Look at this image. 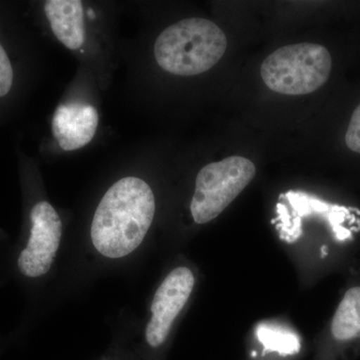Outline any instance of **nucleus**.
I'll list each match as a JSON object with an SVG mask.
<instances>
[{"instance_id":"obj_5","label":"nucleus","mask_w":360,"mask_h":360,"mask_svg":"<svg viewBox=\"0 0 360 360\" xmlns=\"http://www.w3.org/2000/svg\"><path fill=\"white\" fill-rule=\"evenodd\" d=\"M30 219L32 233L27 246L21 251L18 267L28 277L44 276L51 269L63 236L58 213L46 201L33 206Z\"/></svg>"},{"instance_id":"obj_6","label":"nucleus","mask_w":360,"mask_h":360,"mask_svg":"<svg viewBox=\"0 0 360 360\" xmlns=\"http://www.w3.org/2000/svg\"><path fill=\"white\" fill-rule=\"evenodd\" d=\"M194 276L191 269L172 270L156 290L151 304V319L146 336L151 347H158L167 340L172 324L191 297Z\"/></svg>"},{"instance_id":"obj_12","label":"nucleus","mask_w":360,"mask_h":360,"mask_svg":"<svg viewBox=\"0 0 360 360\" xmlns=\"http://www.w3.org/2000/svg\"><path fill=\"white\" fill-rule=\"evenodd\" d=\"M345 143L350 150L360 153V104L354 110L350 120L347 134H345Z\"/></svg>"},{"instance_id":"obj_7","label":"nucleus","mask_w":360,"mask_h":360,"mask_svg":"<svg viewBox=\"0 0 360 360\" xmlns=\"http://www.w3.org/2000/svg\"><path fill=\"white\" fill-rule=\"evenodd\" d=\"M98 115L94 106L84 103L61 104L52 120V132L65 151L84 148L96 135Z\"/></svg>"},{"instance_id":"obj_8","label":"nucleus","mask_w":360,"mask_h":360,"mask_svg":"<svg viewBox=\"0 0 360 360\" xmlns=\"http://www.w3.org/2000/svg\"><path fill=\"white\" fill-rule=\"evenodd\" d=\"M45 13L52 32L61 44L71 51H77L85 39L84 13L79 0H49L45 2Z\"/></svg>"},{"instance_id":"obj_11","label":"nucleus","mask_w":360,"mask_h":360,"mask_svg":"<svg viewBox=\"0 0 360 360\" xmlns=\"http://www.w3.org/2000/svg\"><path fill=\"white\" fill-rule=\"evenodd\" d=\"M13 82V70L11 60L0 44V97L6 96Z\"/></svg>"},{"instance_id":"obj_2","label":"nucleus","mask_w":360,"mask_h":360,"mask_svg":"<svg viewBox=\"0 0 360 360\" xmlns=\"http://www.w3.org/2000/svg\"><path fill=\"white\" fill-rule=\"evenodd\" d=\"M226 47L224 32L212 21L187 18L160 33L155 44V56L165 71L193 77L217 65Z\"/></svg>"},{"instance_id":"obj_10","label":"nucleus","mask_w":360,"mask_h":360,"mask_svg":"<svg viewBox=\"0 0 360 360\" xmlns=\"http://www.w3.org/2000/svg\"><path fill=\"white\" fill-rule=\"evenodd\" d=\"M257 338L266 349L278 354H295L300 349L297 336L283 328L269 326H259L257 328Z\"/></svg>"},{"instance_id":"obj_9","label":"nucleus","mask_w":360,"mask_h":360,"mask_svg":"<svg viewBox=\"0 0 360 360\" xmlns=\"http://www.w3.org/2000/svg\"><path fill=\"white\" fill-rule=\"evenodd\" d=\"M331 333L338 340L360 338V286L345 293L333 317Z\"/></svg>"},{"instance_id":"obj_4","label":"nucleus","mask_w":360,"mask_h":360,"mask_svg":"<svg viewBox=\"0 0 360 360\" xmlns=\"http://www.w3.org/2000/svg\"><path fill=\"white\" fill-rule=\"evenodd\" d=\"M257 174L252 161L229 156L210 163L198 172L191 210L194 221L205 224L224 212L243 193Z\"/></svg>"},{"instance_id":"obj_3","label":"nucleus","mask_w":360,"mask_h":360,"mask_svg":"<svg viewBox=\"0 0 360 360\" xmlns=\"http://www.w3.org/2000/svg\"><path fill=\"white\" fill-rule=\"evenodd\" d=\"M333 66L323 45H286L272 52L262 63L260 75L269 89L286 96H303L328 82Z\"/></svg>"},{"instance_id":"obj_1","label":"nucleus","mask_w":360,"mask_h":360,"mask_svg":"<svg viewBox=\"0 0 360 360\" xmlns=\"http://www.w3.org/2000/svg\"><path fill=\"white\" fill-rule=\"evenodd\" d=\"M155 213V194L144 180H118L94 213L90 231L94 248L105 257H127L141 245Z\"/></svg>"}]
</instances>
